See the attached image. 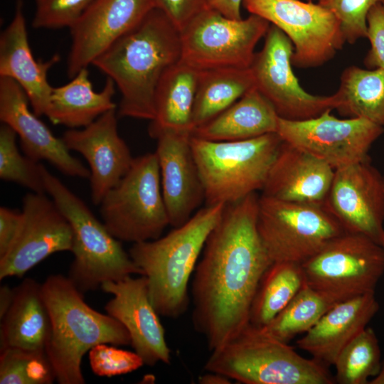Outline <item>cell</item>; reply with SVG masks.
<instances>
[{
  "label": "cell",
  "mask_w": 384,
  "mask_h": 384,
  "mask_svg": "<svg viewBox=\"0 0 384 384\" xmlns=\"http://www.w3.org/2000/svg\"><path fill=\"white\" fill-rule=\"evenodd\" d=\"M259 198L252 193L225 206L193 272L192 321L210 351L249 324L257 288L273 263L257 229Z\"/></svg>",
  "instance_id": "1"
},
{
  "label": "cell",
  "mask_w": 384,
  "mask_h": 384,
  "mask_svg": "<svg viewBox=\"0 0 384 384\" xmlns=\"http://www.w3.org/2000/svg\"><path fill=\"white\" fill-rule=\"evenodd\" d=\"M181 58L180 31L161 10L154 8L92 65L118 87L121 94L118 116L151 121L159 83Z\"/></svg>",
  "instance_id": "2"
},
{
  "label": "cell",
  "mask_w": 384,
  "mask_h": 384,
  "mask_svg": "<svg viewBox=\"0 0 384 384\" xmlns=\"http://www.w3.org/2000/svg\"><path fill=\"white\" fill-rule=\"evenodd\" d=\"M50 316L46 353L60 384H84V355L100 343L131 344L125 327L109 314L90 306L68 277L51 274L41 284Z\"/></svg>",
  "instance_id": "3"
},
{
  "label": "cell",
  "mask_w": 384,
  "mask_h": 384,
  "mask_svg": "<svg viewBox=\"0 0 384 384\" xmlns=\"http://www.w3.org/2000/svg\"><path fill=\"white\" fill-rule=\"evenodd\" d=\"M225 206H206L166 235L130 247L129 254L146 277L151 303L159 315L177 319L186 311L189 280Z\"/></svg>",
  "instance_id": "4"
},
{
  "label": "cell",
  "mask_w": 384,
  "mask_h": 384,
  "mask_svg": "<svg viewBox=\"0 0 384 384\" xmlns=\"http://www.w3.org/2000/svg\"><path fill=\"white\" fill-rule=\"evenodd\" d=\"M205 369L245 384H333L334 378L316 359L248 324L235 337L212 351Z\"/></svg>",
  "instance_id": "5"
},
{
  "label": "cell",
  "mask_w": 384,
  "mask_h": 384,
  "mask_svg": "<svg viewBox=\"0 0 384 384\" xmlns=\"http://www.w3.org/2000/svg\"><path fill=\"white\" fill-rule=\"evenodd\" d=\"M41 173L49 194L73 230L74 255L68 277L82 293L95 291L109 281L116 282L143 272L85 203L42 164Z\"/></svg>",
  "instance_id": "6"
},
{
  "label": "cell",
  "mask_w": 384,
  "mask_h": 384,
  "mask_svg": "<svg viewBox=\"0 0 384 384\" xmlns=\"http://www.w3.org/2000/svg\"><path fill=\"white\" fill-rule=\"evenodd\" d=\"M282 143L277 133L223 142L192 135L206 206L226 205L262 191Z\"/></svg>",
  "instance_id": "7"
},
{
  "label": "cell",
  "mask_w": 384,
  "mask_h": 384,
  "mask_svg": "<svg viewBox=\"0 0 384 384\" xmlns=\"http://www.w3.org/2000/svg\"><path fill=\"white\" fill-rule=\"evenodd\" d=\"M99 206L102 222L119 240L137 243L161 237L170 223L156 152L134 158Z\"/></svg>",
  "instance_id": "8"
},
{
  "label": "cell",
  "mask_w": 384,
  "mask_h": 384,
  "mask_svg": "<svg viewBox=\"0 0 384 384\" xmlns=\"http://www.w3.org/2000/svg\"><path fill=\"white\" fill-rule=\"evenodd\" d=\"M301 267L306 284L338 303L375 293L384 273V247L365 235L345 232Z\"/></svg>",
  "instance_id": "9"
},
{
  "label": "cell",
  "mask_w": 384,
  "mask_h": 384,
  "mask_svg": "<svg viewBox=\"0 0 384 384\" xmlns=\"http://www.w3.org/2000/svg\"><path fill=\"white\" fill-rule=\"evenodd\" d=\"M257 229L272 262L302 264L346 231L325 206L260 196Z\"/></svg>",
  "instance_id": "10"
},
{
  "label": "cell",
  "mask_w": 384,
  "mask_h": 384,
  "mask_svg": "<svg viewBox=\"0 0 384 384\" xmlns=\"http://www.w3.org/2000/svg\"><path fill=\"white\" fill-rule=\"evenodd\" d=\"M270 26L255 14L237 20L208 8L180 32L181 60L198 71L250 68L255 46Z\"/></svg>",
  "instance_id": "11"
},
{
  "label": "cell",
  "mask_w": 384,
  "mask_h": 384,
  "mask_svg": "<svg viewBox=\"0 0 384 384\" xmlns=\"http://www.w3.org/2000/svg\"><path fill=\"white\" fill-rule=\"evenodd\" d=\"M250 14L280 29L294 47L292 64L299 68L319 67L331 60L346 43L336 17L312 1L242 0Z\"/></svg>",
  "instance_id": "12"
},
{
  "label": "cell",
  "mask_w": 384,
  "mask_h": 384,
  "mask_svg": "<svg viewBox=\"0 0 384 384\" xmlns=\"http://www.w3.org/2000/svg\"><path fill=\"white\" fill-rule=\"evenodd\" d=\"M331 112L299 121L279 117L277 133L334 170L370 159L368 151L384 128L361 118L338 119Z\"/></svg>",
  "instance_id": "13"
},
{
  "label": "cell",
  "mask_w": 384,
  "mask_h": 384,
  "mask_svg": "<svg viewBox=\"0 0 384 384\" xmlns=\"http://www.w3.org/2000/svg\"><path fill=\"white\" fill-rule=\"evenodd\" d=\"M293 50L289 38L270 24L264 46L255 53L250 66L256 89L272 104L279 117L284 119L305 120L336 110L338 101L334 94L314 95L300 85L292 70Z\"/></svg>",
  "instance_id": "14"
},
{
  "label": "cell",
  "mask_w": 384,
  "mask_h": 384,
  "mask_svg": "<svg viewBox=\"0 0 384 384\" xmlns=\"http://www.w3.org/2000/svg\"><path fill=\"white\" fill-rule=\"evenodd\" d=\"M21 211L17 236L9 251L0 257V279L21 277L52 254L72 250L70 224L46 193H27Z\"/></svg>",
  "instance_id": "15"
},
{
  "label": "cell",
  "mask_w": 384,
  "mask_h": 384,
  "mask_svg": "<svg viewBox=\"0 0 384 384\" xmlns=\"http://www.w3.org/2000/svg\"><path fill=\"white\" fill-rule=\"evenodd\" d=\"M324 205L346 232L383 245L384 176L370 159L334 170Z\"/></svg>",
  "instance_id": "16"
},
{
  "label": "cell",
  "mask_w": 384,
  "mask_h": 384,
  "mask_svg": "<svg viewBox=\"0 0 384 384\" xmlns=\"http://www.w3.org/2000/svg\"><path fill=\"white\" fill-rule=\"evenodd\" d=\"M154 0H93L70 28L67 74L73 78L122 36L137 26Z\"/></svg>",
  "instance_id": "17"
},
{
  "label": "cell",
  "mask_w": 384,
  "mask_h": 384,
  "mask_svg": "<svg viewBox=\"0 0 384 384\" xmlns=\"http://www.w3.org/2000/svg\"><path fill=\"white\" fill-rule=\"evenodd\" d=\"M101 289L113 296L105 304L107 314L125 327L132 348L144 365L169 364L171 351L159 314L149 297L146 277L128 276L119 281L105 282Z\"/></svg>",
  "instance_id": "18"
},
{
  "label": "cell",
  "mask_w": 384,
  "mask_h": 384,
  "mask_svg": "<svg viewBox=\"0 0 384 384\" xmlns=\"http://www.w3.org/2000/svg\"><path fill=\"white\" fill-rule=\"evenodd\" d=\"M117 111L111 110L81 129H70L61 137L70 151L87 161L92 203L99 206L105 194L126 174L134 161L119 136Z\"/></svg>",
  "instance_id": "19"
},
{
  "label": "cell",
  "mask_w": 384,
  "mask_h": 384,
  "mask_svg": "<svg viewBox=\"0 0 384 384\" xmlns=\"http://www.w3.org/2000/svg\"><path fill=\"white\" fill-rule=\"evenodd\" d=\"M29 105L16 82L0 77V120L18 136L23 154L36 161H48L66 176L89 178L90 169L70 154L63 139L52 133Z\"/></svg>",
  "instance_id": "20"
},
{
  "label": "cell",
  "mask_w": 384,
  "mask_h": 384,
  "mask_svg": "<svg viewBox=\"0 0 384 384\" xmlns=\"http://www.w3.org/2000/svg\"><path fill=\"white\" fill-rule=\"evenodd\" d=\"M191 137V132L175 130L161 131L154 137L162 194L170 225L174 228L186 223L205 201Z\"/></svg>",
  "instance_id": "21"
},
{
  "label": "cell",
  "mask_w": 384,
  "mask_h": 384,
  "mask_svg": "<svg viewBox=\"0 0 384 384\" xmlns=\"http://www.w3.org/2000/svg\"><path fill=\"white\" fill-rule=\"evenodd\" d=\"M58 55L46 61L37 60L29 46L23 1L18 0L13 18L0 36V77L16 82L26 94L34 113L46 115L53 87L48 80Z\"/></svg>",
  "instance_id": "22"
},
{
  "label": "cell",
  "mask_w": 384,
  "mask_h": 384,
  "mask_svg": "<svg viewBox=\"0 0 384 384\" xmlns=\"http://www.w3.org/2000/svg\"><path fill=\"white\" fill-rule=\"evenodd\" d=\"M334 169L325 162L282 141L262 195L292 202L323 204Z\"/></svg>",
  "instance_id": "23"
},
{
  "label": "cell",
  "mask_w": 384,
  "mask_h": 384,
  "mask_svg": "<svg viewBox=\"0 0 384 384\" xmlns=\"http://www.w3.org/2000/svg\"><path fill=\"white\" fill-rule=\"evenodd\" d=\"M378 309L375 293L338 302L297 341V346L326 366H334L341 351L367 327Z\"/></svg>",
  "instance_id": "24"
},
{
  "label": "cell",
  "mask_w": 384,
  "mask_h": 384,
  "mask_svg": "<svg viewBox=\"0 0 384 384\" xmlns=\"http://www.w3.org/2000/svg\"><path fill=\"white\" fill-rule=\"evenodd\" d=\"M1 321L0 351L16 348L46 351L50 323L41 284L24 279L14 288L13 302Z\"/></svg>",
  "instance_id": "25"
},
{
  "label": "cell",
  "mask_w": 384,
  "mask_h": 384,
  "mask_svg": "<svg viewBox=\"0 0 384 384\" xmlns=\"http://www.w3.org/2000/svg\"><path fill=\"white\" fill-rule=\"evenodd\" d=\"M115 86L107 77L103 88L95 91L87 68H83L68 83L53 87L46 116L54 124L70 129L85 127L105 112L116 109L113 102Z\"/></svg>",
  "instance_id": "26"
},
{
  "label": "cell",
  "mask_w": 384,
  "mask_h": 384,
  "mask_svg": "<svg viewBox=\"0 0 384 384\" xmlns=\"http://www.w3.org/2000/svg\"><path fill=\"white\" fill-rule=\"evenodd\" d=\"M279 116L256 89L250 90L218 116L195 128L193 137L210 141H238L277 133Z\"/></svg>",
  "instance_id": "27"
},
{
  "label": "cell",
  "mask_w": 384,
  "mask_h": 384,
  "mask_svg": "<svg viewBox=\"0 0 384 384\" xmlns=\"http://www.w3.org/2000/svg\"><path fill=\"white\" fill-rule=\"evenodd\" d=\"M198 73L182 60L164 73L156 91L155 116L149 127L151 137L164 130L193 132Z\"/></svg>",
  "instance_id": "28"
},
{
  "label": "cell",
  "mask_w": 384,
  "mask_h": 384,
  "mask_svg": "<svg viewBox=\"0 0 384 384\" xmlns=\"http://www.w3.org/2000/svg\"><path fill=\"white\" fill-rule=\"evenodd\" d=\"M336 110L346 118H361L384 128V70L350 65L340 78Z\"/></svg>",
  "instance_id": "29"
},
{
  "label": "cell",
  "mask_w": 384,
  "mask_h": 384,
  "mask_svg": "<svg viewBox=\"0 0 384 384\" xmlns=\"http://www.w3.org/2000/svg\"><path fill=\"white\" fill-rule=\"evenodd\" d=\"M255 87L250 68L199 71L193 110V129L218 116Z\"/></svg>",
  "instance_id": "30"
},
{
  "label": "cell",
  "mask_w": 384,
  "mask_h": 384,
  "mask_svg": "<svg viewBox=\"0 0 384 384\" xmlns=\"http://www.w3.org/2000/svg\"><path fill=\"white\" fill-rule=\"evenodd\" d=\"M305 284L301 265L274 262L263 274L254 296L249 324L262 328L269 324Z\"/></svg>",
  "instance_id": "31"
},
{
  "label": "cell",
  "mask_w": 384,
  "mask_h": 384,
  "mask_svg": "<svg viewBox=\"0 0 384 384\" xmlns=\"http://www.w3.org/2000/svg\"><path fill=\"white\" fill-rule=\"evenodd\" d=\"M335 304L304 284L289 304L260 329L267 335L289 343L296 336L309 331Z\"/></svg>",
  "instance_id": "32"
},
{
  "label": "cell",
  "mask_w": 384,
  "mask_h": 384,
  "mask_svg": "<svg viewBox=\"0 0 384 384\" xmlns=\"http://www.w3.org/2000/svg\"><path fill=\"white\" fill-rule=\"evenodd\" d=\"M381 351L375 331L366 327L339 353L334 367L335 382L339 384H366L381 368Z\"/></svg>",
  "instance_id": "33"
},
{
  "label": "cell",
  "mask_w": 384,
  "mask_h": 384,
  "mask_svg": "<svg viewBox=\"0 0 384 384\" xmlns=\"http://www.w3.org/2000/svg\"><path fill=\"white\" fill-rule=\"evenodd\" d=\"M0 352V384H50L55 380L46 351L9 348Z\"/></svg>",
  "instance_id": "34"
},
{
  "label": "cell",
  "mask_w": 384,
  "mask_h": 384,
  "mask_svg": "<svg viewBox=\"0 0 384 384\" xmlns=\"http://www.w3.org/2000/svg\"><path fill=\"white\" fill-rule=\"evenodd\" d=\"M16 132L8 125L0 127V178L16 183L32 192L46 193L41 164L23 154L16 144Z\"/></svg>",
  "instance_id": "35"
},
{
  "label": "cell",
  "mask_w": 384,
  "mask_h": 384,
  "mask_svg": "<svg viewBox=\"0 0 384 384\" xmlns=\"http://www.w3.org/2000/svg\"><path fill=\"white\" fill-rule=\"evenodd\" d=\"M384 0H318L338 20L346 42L355 43L367 36V16L376 4Z\"/></svg>",
  "instance_id": "36"
},
{
  "label": "cell",
  "mask_w": 384,
  "mask_h": 384,
  "mask_svg": "<svg viewBox=\"0 0 384 384\" xmlns=\"http://www.w3.org/2000/svg\"><path fill=\"white\" fill-rule=\"evenodd\" d=\"M93 0H35L32 26L35 28L69 29Z\"/></svg>",
  "instance_id": "37"
},
{
  "label": "cell",
  "mask_w": 384,
  "mask_h": 384,
  "mask_svg": "<svg viewBox=\"0 0 384 384\" xmlns=\"http://www.w3.org/2000/svg\"><path fill=\"white\" fill-rule=\"evenodd\" d=\"M100 343L89 351V361L92 372L98 376L112 377L134 371L144 365L135 352Z\"/></svg>",
  "instance_id": "38"
},
{
  "label": "cell",
  "mask_w": 384,
  "mask_h": 384,
  "mask_svg": "<svg viewBox=\"0 0 384 384\" xmlns=\"http://www.w3.org/2000/svg\"><path fill=\"white\" fill-rule=\"evenodd\" d=\"M370 48L363 63L367 69L384 70V4L378 3L367 16V36Z\"/></svg>",
  "instance_id": "39"
},
{
  "label": "cell",
  "mask_w": 384,
  "mask_h": 384,
  "mask_svg": "<svg viewBox=\"0 0 384 384\" xmlns=\"http://www.w3.org/2000/svg\"><path fill=\"white\" fill-rule=\"evenodd\" d=\"M154 6L180 32L196 16L209 8L208 0H154Z\"/></svg>",
  "instance_id": "40"
},
{
  "label": "cell",
  "mask_w": 384,
  "mask_h": 384,
  "mask_svg": "<svg viewBox=\"0 0 384 384\" xmlns=\"http://www.w3.org/2000/svg\"><path fill=\"white\" fill-rule=\"evenodd\" d=\"M22 211L5 206L0 208V257L10 249L18 233Z\"/></svg>",
  "instance_id": "41"
},
{
  "label": "cell",
  "mask_w": 384,
  "mask_h": 384,
  "mask_svg": "<svg viewBox=\"0 0 384 384\" xmlns=\"http://www.w3.org/2000/svg\"><path fill=\"white\" fill-rule=\"evenodd\" d=\"M242 0H208V7L232 19H241Z\"/></svg>",
  "instance_id": "42"
},
{
  "label": "cell",
  "mask_w": 384,
  "mask_h": 384,
  "mask_svg": "<svg viewBox=\"0 0 384 384\" xmlns=\"http://www.w3.org/2000/svg\"><path fill=\"white\" fill-rule=\"evenodd\" d=\"M14 297V289L4 284L0 288V319H1L9 309Z\"/></svg>",
  "instance_id": "43"
},
{
  "label": "cell",
  "mask_w": 384,
  "mask_h": 384,
  "mask_svg": "<svg viewBox=\"0 0 384 384\" xmlns=\"http://www.w3.org/2000/svg\"><path fill=\"white\" fill-rule=\"evenodd\" d=\"M198 383L201 384H230L231 379L228 377L215 372H209L198 378Z\"/></svg>",
  "instance_id": "44"
},
{
  "label": "cell",
  "mask_w": 384,
  "mask_h": 384,
  "mask_svg": "<svg viewBox=\"0 0 384 384\" xmlns=\"http://www.w3.org/2000/svg\"><path fill=\"white\" fill-rule=\"evenodd\" d=\"M369 384H384V362L381 364V368L376 376L368 382Z\"/></svg>",
  "instance_id": "45"
},
{
  "label": "cell",
  "mask_w": 384,
  "mask_h": 384,
  "mask_svg": "<svg viewBox=\"0 0 384 384\" xmlns=\"http://www.w3.org/2000/svg\"><path fill=\"white\" fill-rule=\"evenodd\" d=\"M383 247H384V239H383Z\"/></svg>",
  "instance_id": "46"
},
{
  "label": "cell",
  "mask_w": 384,
  "mask_h": 384,
  "mask_svg": "<svg viewBox=\"0 0 384 384\" xmlns=\"http://www.w3.org/2000/svg\"><path fill=\"white\" fill-rule=\"evenodd\" d=\"M314 0H308V1H313Z\"/></svg>",
  "instance_id": "47"
}]
</instances>
